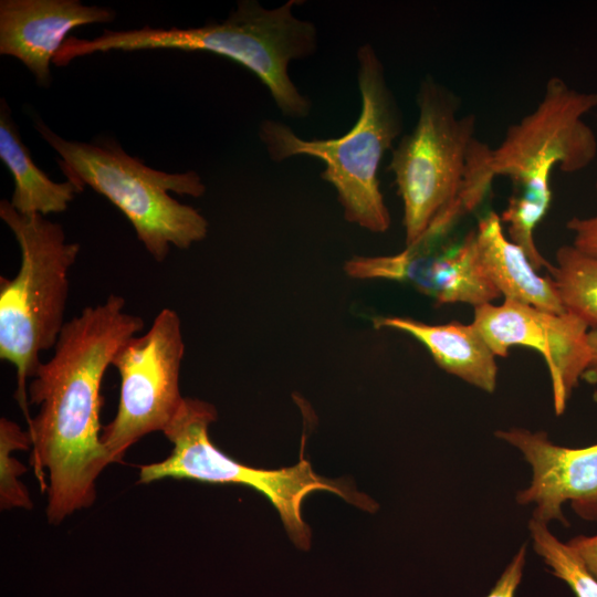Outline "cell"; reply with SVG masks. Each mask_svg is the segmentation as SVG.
Wrapping results in <instances>:
<instances>
[{
    "instance_id": "cell-1",
    "label": "cell",
    "mask_w": 597,
    "mask_h": 597,
    "mask_svg": "<svg viewBox=\"0 0 597 597\" xmlns=\"http://www.w3.org/2000/svg\"><path fill=\"white\" fill-rule=\"evenodd\" d=\"M144 326L125 311L124 297L111 294L65 323L52 357L31 378L28 399L39 410L28 422L30 463L46 489L50 523L95 501L96 479L111 463L101 441L102 381L119 347Z\"/></svg>"
},
{
    "instance_id": "cell-2",
    "label": "cell",
    "mask_w": 597,
    "mask_h": 597,
    "mask_svg": "<svg viewBox=\"0 0 597 597\" xmlns=\"http://www.w3.org/2000/svg\"><path fill=\"white\" fill-rule=\"evenodd\" d=\"M300 3L289 0L268 9L255 0H241L227 19L198 28L135 30L105 29L94 39L69 36L53 59L65 66L72 60L112 50L138 51L174 49L205 51L237 62L268 87L280 112L287 117L308 116L312 102L301 93L289 74L292 61L314 55L318 48L316 25L294 15Z\"/></svg>"
},
{
    "instance_id": "cell-3",
    "label": "cell",
    "mask_w": 597,
    "mask_h": 597,
    "mask_svg": "<svg viewBox=\"0 0 597 597\" xmlns=\"http://www.w3.org/2000/svg\"><path fill=\"white\" fill-rule=\"evenodd\" d=\"M356 59L362 109L346 134L337 138L304 139L285 123L264 119L259 126V137L273 161L295 156L323 161L321 177L335 188L345 219L383 233L390 227V213L380 190L379 167L386 151L392 149L401 135L404 117L373 45L359 46Z\"/></svg>"
},
{
    "instance_id": "cell-4",
    "label": "cell",
    "mask_w": 597,
    "mask_h": 597,
    "mask_svg": "<svg viewBox=\"0 0 597 597\" xmlns=\"http://www.w3.org/2000/svg\"><path fill=\"white\" fill-rule=\"evenodd\" d=\"M35 128L60 156L66 179L83 190L91 187L122 211L157 262L167 258L171 245L188 249L207 237V219L169 195L202 196L206 186L196 171L168 174L146 166L112 140H66L41 121Z\"/></svg>"
},
{
    "instance_id": "cell-5",
    "label": "cell",
    "mask_w": 597,
    "mask_h": 597,
    "mask_svg": "<svg viewBox=\"0 0 597 597\" xmlns=\"http://www.w3.org/2000/svg\"><path fill=\"white\" fill-rule=\"evenodd\" d=\"M597 108V92L570 87L553 76L537 106L511 125L498 147L491 148V174L509 177L515 187L501 220L516 240L534 239L551 201L555 167L574 174L597 156V138L585 116Z\"/></svg>"
},
{
    "instance_id": "cell-6",
    "label": "cell",
    "mask_w": 597,
    "mask_h": 597,
    "mask_svg": "<svg viewBox=\"0 0 597 597\" xmlns=\"http://www.w3.org/2000/svg\"><path fill=\"white\" fill-rule=\"evenodd\" d=\"M0 218L20 248V266L0 276V358L15 367L18 400L29 422L28 378L42 363L41 353L55 346L65 325L70 271L80 244L69 242L60 223L41 214H22L0 201Z\"/></svg>"
},
{
    "instance_id": "cell-7",
    "label": "cell",
    "mask_w": 597,
    "mask_h": 597,
    "mask_svg": "<svg viewBox=\"0 0 597 597\" xmlns=\"http://www.w3.org/2000/svg\"><path fill=\"white\" fill-rule=\"evenodd\" d=\"M216 420L213 405L185 397L178 412L163 431L172 444L171 453L160 462L140 467L138 482L170 478L254 489L273 504L290 538L303 549L310 547L311 531L302 519L301 506L312 492L329 491L365 511L376 510V503L346 480L316 474L303 458L293 467L276 470L238 462L212 443L209 427Z\"/></svg>"
},
{
    "instance_id": "cell-8",
    "label": "cell",
    "mask_w": 597,
    "mask_h": 597,
    "mask_svg": "<svg viewBox=\"0 0 597 597\" xmlns=\"http://www.w3.org/2000/svg\"><path fill=\"white\" fill-rule=\"evenodd\" d=\"M415 127L391 149L389 170L402 201L406 247L459 199L476 138V119L459 115V97L432 76L419 84Z\"/></svg>"
},
{
    "instance_id": "cell-9",
    "label": "cell",
    "mask_w": 597,
    "mask_h": 597,
    "mask_svg": "<svg viewBox=\"0 0 597 597\" xmlns=\"http://www.w3.org/2000/svg\"><path fill=\"white\" fill-rule=\"evenodd\" d=\"M184 355L181 321L170 307L156 315L147 332L119 347L112 363L121 377L118 408L101 432L111 463L174 419L185 398L179 386Z\"/></svg>"
},
{
    "instance_id": "cell-10",
    "label": "cell",
    "mask_w": 597,
    "mask_h": 597,
    "mask_svg": "<svg viewBox=\"0 0 597 597\" xmlns=\"http://www.w3.org/2000/svg\"><path fill=\"white\" fill-rule=\"evenodd\" d=\"M472 324L496 357H506L513 346L537 350L549 371L555 413L565 411L590 363L589 329L580 320L504 300L475 307Z\"/></svg>"
},
{
    "instance_id": "cell-11",
    "label": "cell",
    "mask_w": 597,
    "mask_h": 597,
    "mask_svg": "<svg viewBox=\"0 0 597 597\" xmlns=\"http://www.w3.org/2000/svg\"><path fill=\"white\" fill-rule=\"evenodd\" d=\"M441 239L425 232L400 253L355 256L344 269L354 279L407 282L440 305L464 303L475 308L498 300L501 294L480 263L474 230L454 245L439 247Z\"/></svg>"
},
{
    "instance_id": "cell-12",
    "label": "cell",
    "mask_w": 597,
    "mask_h": 597,
    "mask_svg": "<svg viewBox=\"0 0 597 597\" xmlns=\"http://www.w3.org/2000/svg\"><path fill=\"white\" fill-rule=\"evenodd\" d=\"M495 436L520 450L532 467L530 485L516 495L519 504L534 505L532 519L566 524L562 505L569 502L580 517L597 520V443L562 447L544 431L523 428L499 430Z\"/></svg>"
},
{
    "instance_id": "cell-13",
    "label": "cell",
    "mask_w": 597,
    "mask_h": 597,
    "mask_svg": "<svg viewBox=\"0 0 597 597\" xmlns=\"http://www.w3.org/2000/svg\"><path fill=\"white\" fill-rule=\"evenodd\" d=\"M107 7L78 0H1L0 54L21 61L36 83L51 82L50 63L75 28L115 19Z\"/></svg>"
},
{
    "instance_id": "cell-14",
    "label": "cell",
    "mask_w": 597,
    "mask_h": 597,
    "mask_svg": "<svg viewBox=\"0 0 597 597\" xmlns=\"http://www.w3.org/2000/svg\"><path fill=\"white\" fill-rule=\"evenodd\" d=\"M377 328L404 332L420 342L444 371L486 392L496 388V356L476 327L460 322L428 324L409 317L374 320Z\"/></svg>"
},
{
    "instance_id": "cell-15",
    "label": "cell",
    "mask_w": 597,
    "mask_h": 597,
    "mask_svg": "<svg viewBox=\"0 0 597 597\" xmlns=\"http://www.w3.org/2000/svg\"><path fill=\"white\" fill-rule=\"evenodd\" d=\"M502 224L500 216L490 211L474 230L479 260L491 283L504 300L565 313L552 279L537 273L525 251L504 233Z\"/></svg>"
},
{
    "instance_id": "cell-16",
    "label": "cell",
    "mask_w": 597,
    "mask_h": 597,
    "mask_svg": "<svg viewBox=\"0 0 597 597\" xmlns=\"http://www.w3.org/2000/svg\"><path fill=\"white\" fill-rule=\"evenodd\" d=\"M0 158L9 169L14 187L10 205L22 214L60 213L81 191L71 180L55 182L41 170L23 144L4 102L0 112Z\"/></svg>"
},
{
    "instance_id": "cell-17",
    "label": "cell",
    "mask_w": 597,
    "mask_h": 597,
    "mask_svg": "<svg viewBox=\"0 0 597 597\" xmlns=\"http://www.w3.org/2000/svg\"><path fill=\"white\" fill-rule=\"evenodd\" d=\"M565 312L597 331V256L562 245L548 271Z\"/></svg>"
},
{
    "instance_id": "cell-18",
    "label": "cell",
    "mask_w": 597,
    "mask_h": 597,
    "mask_svg": "<svg viewBox=\"0 0 597 597\" xmlns=\"http://www.w3.org/2000/svg\"><path fill=\"white\" fill-rule=\"evenodd\" d=\"M528 528L534 551L553 575L565 582L576 597H597V579L569 545L561 542L544 522L531 519Z\"/></svg>"
},
{
    "instance_id": "cell-19",
    "label": "cell",
    "mask_w": 597,
    "mask_h": 597,
    "mask_svg": "<svg viewBox=\"0 0 597 597\" xmlns=\"http://www.w3.org/2000/svg\"><path fill=\"white\" fill-rule=\"evenodd\" d=\"M31 440L28 431H22L18 423L7 418L0 420V504L1 509H31L32 501L19 476L25 468L12 453L28 450Z\"/></svg>"
},
{
    "instance_id": "cell-20",
    "label": "cell",
    "mask_w": 597,
    "mask_h": 597,
    "mask_svg": "<svg viewBox=\"0 0 597 597\" xmlns=\"http://www.w3.org/2000/svg\"><path fill=\"white\" fill-rule=\"evenodd\" d=\"M595 190L597 193V181ZM566 228L573 234L572 245L586 254L597 256V213L588 217L575 216L567 221Z\"/></svg>"
},
{
    "instance_id": "cell-21",
    "label": "cell",
    "mask_w": 597,
    "mask_h": 597,
    "mask_svg": "<svg viewBox=\"0 0 597 597\" xmlns=\"http://www.w3.org/2000/svg\"><path fill=\"white\" fill-rule=\"evenodd\" d=\"M525 553L526 548L523 545L485 597H515L516 589L523 577Z\"/></svg>"
},
{
    "instance_id": "cell-22",
    "label": "cell",
    "mask_w": 597,
    "mask_h": 597,
    "mask_svg": "<svg viewBox=\"0 0 597 597\" xmlns=\"http://www.w3.org/2000/svg\"><path fill=\"white\" fill-rule=\"evenodd\" d=\"M567 544L578 555L586 569L597 579V535L577 536L568 541Z\"/></svg>"
},
{
    "instance_id": "cell-23",
    "label": "cell",
    "mask_w": 597,
    "mask_h": 597,
    "mask_svg": "<svg viewBox=\"0 0 597 597\" xmlns=\"http://www.w3.org/2000/svg\"><path fill=\"white\" fill-rule=\"evenodd\" d=\"M588 344L590 348V363L588 370L597 371V331H588Z\"/></svg>"
}]
</instances>
